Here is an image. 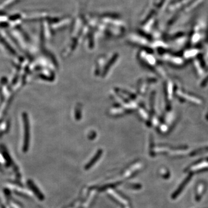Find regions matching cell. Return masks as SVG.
<instances>
[{
	"label": "cell",
	"mask_w": 208,
	"mask_h": 208,
	"mask_svg": "<svg viewBox=\"0 0 208 208\" xmlns=\"http://www.w3.org/2000/svg\"><path fill=\"white\" fill-rule=\"evenodd\" d=\"M192 174H190L189 176L187 177V178L183 182L182 184L179 186V187L177 189V190H176V192L174 193V194L172 195V198L174 199L178 197V195L180 194V193L183 191V190L184 189V188L186 186V184L189 182V181H190V179H192Z\"/></svg>",
	"instance_id": "obj_1"
},
{
	"label": "cell",
	"mask_w": 208,
	"mask_h": 208,
	"mask_svg": "<svg viewBox=\"0 0 208 208\" xmlns=\"http://www.w3.org/2000/svg\"><path fill=\"white\" fill-rule=\"evenodd\" d=\"M24 116V129H25V141H24V149H26V146L29 144V122L27 120V116Z\"/></svg>",
	"instance_id": "obj_2"
},
{
	"label": "cell",
	"mask_w": 208,
	"mask_h": 208,
	"mask_svg": "<svg viewBox=\"0 0 208 208\" xmlns=\"http://www.w3.org/2000/svg\"><path fill=\"white\" fill-rule=\"evenodd\" d=\"M20 17L19 15H15V16H11L10 17V19L12 20H15L16 19H18Z\"/></svg>",
	"instance_id": "obj_3"
}]
</instances>
